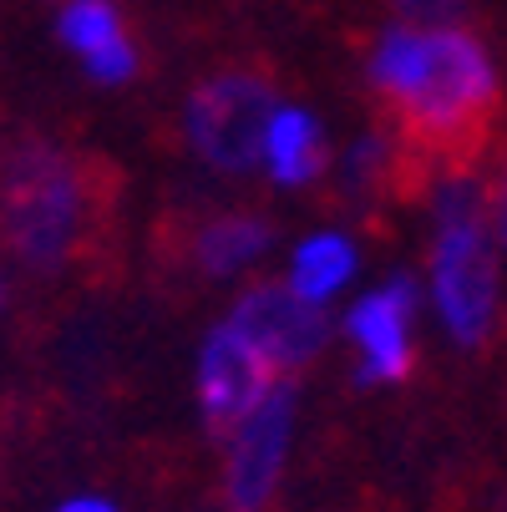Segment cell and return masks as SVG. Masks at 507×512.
<instances>
[{
	"instance_id": "1",
	"label": "cell",
	"mask_w": 507,
	"mask_h": 512,
	"mask_svg": "<svg viewBox=\"0 0 507 512\" xmlns=\"http://www.w3.org/2000/svg\"><path fill=\"white\" fill-rule=\"evenodd\" d=\"M87 229V173L56 142L26 137L0 158V239L36 269L56 274Z\"/></svg>"
},
{
	"instance_id": "2",
	"label": "cell",
	"mask_w": 507,
	"mask_h": 512,
	"mask_svg": "<svg viewBox=\"0 0 507 512\" xmlns=\"http://www.w3.org/2000/svg\"><path fill=\"white\" fill-rule=\"evenodd\" d=\"M492 107H497V71L482 41L457 26L426 31L421 77L401 97V117L411 137L442 153H477Z\"/></svg>"
},
{
	"instance_id": "3",
	"label": "cell",
	"mask_w": 507,
	"mask_h": 512,
	"mask_svg": "<svg viewBox=\"0 0 507 512\" xmlns=\"http://www.w3.org/2000/svg\"><path fill=\"white\" fill-rule=\"evenodd\" d=\"M279 97L264 77L249 71H224V77L203 82L188 97V142L198 158L219 173H254L264 163V132L274 117Z\"/></svg>"
},
{
	"instance_id": "4",
	"label": "cell",
	"mask_w": 507,
	"mask_h": 512,
	"mask_svg": "<svg viewBox=\"0 0 507 512\" xmlns=\"http://www.w3.org/2000/svg\"><path fill=\"white\" fill-rule=\"evenodd\" d=\"M431 289H437V310L457 345H482L497 315V259L487 224H452L437 239L431 259Z\"/></svg>"
},
{
	"instance_id": "5",
	"label": "cell",
	"mask_w": 507,
	"mask_h": 512,
	"mask_svg": "<svg viewBox=\"0 0 507 512\" xmlns=\"http://www.w3.org/2000/svg\"><path fill=\"white\" fill-rule=\"evenodd\" d=\"M279 371L234 330L219 325L203 340L198 355V401H203V421L213 436H234L244 426V416L279 386Z\"/></svg>"
},
{
	"instance_id": "6",
	"label": "cell",
	"mask_w": 507,
	"mask_h": 512,
	"mask_svg": "<svg viewBox=\"0 0 507 512\" xmlns=\"http://www.w3.org/2000/svg\"><path fill=\"white\" fill-rule=\"evenodd\" d=\"M229 325L274 365V371H300L305 360L320 355V345L330 335L325 310L310 305L305 295H295L289 284H254L234 305Z\"/></svg>"
},
{
	"instance_id": "7",
	"label": "cell",
	"mask_w": 507,
	"mask_h": 512,
	"mask_svg": "<svg viewBox=\"0 0 507 512\" xmlns=\"http://www.w3.org/2000/svg\"><path fill=\"white\" fill-rule=\"evenodd\" d=\"M289 426H295V396L289 386H274L244 426L229 436V507L234 512H259L274 497L284 452H289Z\"/></svg>"
},
{
	"instance_id": "8",
	"label": "cell",
	"mask_w": 507,
	"mask_h": 512,
	"mask_svg": "<svg viewBox=\"0 0 507 512\" xmlns=\"http://www.w3.org/2000/svg\"><path fill=\"white\" fill-rule=\"evenodd\" d=\"M411 305H416V289L411 279H396L386 289H376V295H366L345 330L350 340L366 350V360H360L355 381L371 386V381H406L411 376V335H406V320H411Z\"/></svg>"
},
{
	"instance_id": "9",
	"label": "cell",
	"mask_w": 507,
	"mask_h": 512,
	"mask_svg": "<svg viewBox=\"0 0 507 512\" xmlns=\"http://www.w3.org/2000/svg\"><path fill=\"white\" fill-rule=\"evenodd\" d=\"M264 158H269V178L284 188H300L310 178L325 173V132L305 107H274L269 132H264Z\"/></svg>"
},
{
	"instance_id": "10",
	"label": "cell",
	"mask_w": 507,
	"mask_h": 512,
	"mask_svg": "<svg viewBox=\"0 0 507 512\" xmlns=\"http://www.w3.org/2000/svg\"><path fill=\"white\" fill-rule=\"evenodd\" d=\"M269 239H274V229L264 224V218H254V213H224V218H213V224H203V234H198V269L213 274V279L234 274L249 259H259L269 249Z\"/></svg>"
},
{
	"instance_id": "11",
	"label": "cell",
	"mask_w": 507,
	"mask_h": 512,
	"mask_svg": "<svg viewBox=\"0 0 507 512\" xmlns=\"http://www.w3.org/2000/svg\"><path fill=\"white\" fill-rule=\"evenodd\" d=\"M350 269H355V249L340 234H315L295 254V284H289V289L305 295L310 305H325L335 289L350 279Z\"/></svg>"
},
{
	"instance_id": "12",
	"label": "cell",
	"mask_w": 507,
	"mask_h": 512,
	"mask_svg": "<svg viewBox=\"0 0 507 512\" xmlns=\"http://www.w3.org/2000/svg\"><path fill=\"white\" fill-rule=\"evenodd\" d=\"M56 36H61V46H71L87 61L92 51H102V46H112L122 36V16L107 6V0H71V6L61 11V21H56Z\"/></svg>"
},
{
	"instance_id": "13",
	"label": "cell",
	"mask_w": 507,
	"mask_h": 512,
	"mask_svg": "<svg viewBox=\"0 0 507 512\" xmlns=\"http://www.w3.org/2000/svg\"><path fill=\"white\" fill-rule=\"evenodd\" d=\"M437 224L442 229H452V224H487V193L472 178H447L442 193H437Z\"/></svg>"
},
{
	"instance_id": "14",
	"label": "cell",
	"mask_w": 507,
	"mask_h": 512,
	"mask_svg": "<svg viewBox=\"0 0 507 512\" xmlns=\"http://www.w3.org/2000/svg\"><path fill=\"white\" fill-rule=\"evenodd\" d=\"M132 71H137V51H132V41H127V36H117L112 46H102V51H92V56H87V77H92V82H102V87L127 82Z\"/></svg>"
},
{
	"instance_id": "15",
	"label": "cell",
	"mask_w": 507,
	"mask_h": 512,
	"mask_svg": "<svg viewBox=\"0 0 507 512\" xmlns=\"http://www.w3.org/2000/svg\"><path fill=\"white\" fill-rule=\"evenodd\" d=\"M391 6H396L411 26L442 31V26H457V21H462V6H467V0H391Z\"/></svg>"
},
{
	"instance_id": "16",
	"label": "cell",
	"mask_w": 507,
	"mask_h": 512,
	"mask_svg": "<svg viewBox=\"0 0 507 512\" xmlns=\"http://www.w3.org/2000/svg\"><path fill=\"white\" fill-rule=\"evenodd\" d=\"M487 224H492V239L507 249V158H502V173L487 193Z\"/></svg>"
},
{
	"instance_id": "17",
	"label": "cell",
	"mask_w": 507,
	"mask_h": 512,
	"mask_svg": "<svg viewBox=\"0 0 507 512\" xmlns=\"http://www.w3.org/2000/svg\"><path fill=\"white\" fill-rule=\"evenodd\" d=\"M56 512H117V507L102 502V497H71V502H61Z\"/></svg>"
},
{
	"instance_id": "18",
	"label": "cell",
	"mask_w": 507,
	"mask_h": 512,
	"mask_svg": "<svg viewBox=\"0 0 507 512\" xmlns=\"http://www.w3.org/2000/svg\"><path fill=\"white\" fill-rule=\"evenodd\" d=\"M6 300H11V289H6V269H0V310H6Z\"/></svg>"
}]
</instances>
